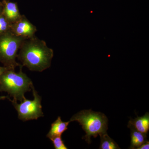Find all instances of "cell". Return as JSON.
I'll use <instances>...</instances> for the list:
<instances>
[{"label":"cell","instance_id":"1","mask_svg":"<svg viewBox=\"0 0 149 149\" xmlns=\"http://www.w3.org/2000/svg\"><path fill=\"white\" fill-rule=\"evenodd\" d=\"M53 56V50L45 42L33 40L23 46L19 58L30 70L42 72L50 67Z\"/></svg>","mask_w":149,"mask_h":149},{"label":"cell","instance_id":"2","mask_svg":"<svg viewBox=\"0 0 149 149\" xmlns=\"http://www.w3.org/2000/svg\"><path fill=\"white\" fill-rule=\"evenodd\" d=\"M71 121H77L86 133L83 139L88 144L91 143V138H96L98 135L107 133L108 119L106 116L100 112L90 110L81 111L70 118Z\"/></svg>","mask_w":149,"mask_h":149},{"label":"cell","instance_id":"3","mask_svg":"<svg viewBox=\"0 0 149 149\" xmlns=\"http://www.w3.org/2000/svg\"><path fill=\"white\" fill-rule=\"evenodd\" d=\"M33 84L31 79L22 72V69L17 73L13 69L7 68L1 77L0 91L7 92L12 100L22 102L25 97L24 93L32 90Z\"/></svg>","mask_w":149,"mask_h":149},{"label":"cell","instance_id":"4","mask_svg":"<svg viewBox=\"0 0 149 149\" xmlns=\"http://www.w3.org/2000/svg\"><path fill=\"white\" fill-rule=\"evenodd\" d=\"M22 42L21 37L5 33L0 35V61L7 68L14 69L18 65L15 59Z\"/></svg>","mask_w":149,"mask_h":149},{"label":"cell","instance_id":"5","mask_svg":"<svg viewBox=\"0 0 149 149\" xmlns=\"http://www.w3.org/2000/svg\"><path fill=\"white\" fill-rule=\"evenodd\" d=\"M32 90L34 96L33 100H28L24 97L19 104L17 103V101L10 100L17 112L18 118L23 121L37 120L39 118L44 116L41 104L42 98L35 90L33 85Z\"/></svg>","mask_w":149,"mask_h":149},{"label":"cell","instance_id":"6","mask_svg":"<svg viewBox=\"0 0 149 149\" xmlns=\"http://www.w3.org/2000/svg\"><path fill=\"white\" fill-rule=\"evenodd\" d=\"M128 127L144 134H148L149 130V112L146 113L141 117L137 116L135 119L130 118L128 122Z\"/></svg>","mask_w":149,"mask_h":149},{"label":"cell","instance_id":"7","mask_svg":"<svg viewBox=\"0 0 149 149\" xmlns=\"http://www.w3.org/2000/svg\"><path fill=\"white\" fill-rule=\"evenodd\" d=\"M15 33L19 37H31L34 35L36 28L33 24L27 20H20L14 26Z\"/></svg>","mask_w":149,"mask_h":149},{"label":"cell","instance_id":"8","mask_svg":"<svg viewBox=\"0 0 149 149\" xmlns=\"http://www.w3.org/2000/svg\"><path fill=\"white\" fill-rule=\"evenodd\" d=\"M70 121L63 122L61 117L58 116L56 120L51 125L50 130L47 134V137L51 139L57 136H61L63 133L68 129Z\"/></svg>","mask_w":149,"mask_h":149},{"label":"cell","instance_id":"9","mask_svg":"<svg viewBox=\"0 0 149 149\" xmlns=\"http://www.w3.org/2000/svg\"><path fill=\"white\" fill-rule=\"evenodd\" d=\"M130 129L131 141L129 149H137L147 141V134L141 133L133 128Z\"/></svg>","mask_w":149,"mask_h":149},{"label":"cell","instance_id":"10","mask_svg":"<svg viewBox=\"0 0 149 149\" xmlns=\"http://www.w3.org/2000/svg\"><path fill=\"white\" fill-rule=\"evenodd\" d=\"M101 143L99 149H119L120 148L114 140L111 139L107 133L100 135Z\"/></svg>","mask_w":149,"mask_h":149},{"label":"cell","instance_id":"11","mask_svg":"<svg viewBox=\"0 0 149 149\" xmlns=\"http://www.w3.org/2000/svg\"><path fill=\"white\" fill-rule=\"evenodd\" d=\"M5 13L7 18L10 20H15L18 18L19 12L17 4L13 2L6 3Z\"/></svg>","mask_w":149,"mask_h":149},{"label":"cell","instance_id":"12","mask_svg":"<svg viewBox=\"0 0 149 149\" xmlns=\"http://www.w3.org/2000/svg\"><path fill=\"white\" fill-rule=\"evenodd\" d=\"M54 147L56 149H67L68 148L65 146L64 141L62 139L61 136H57L50 139Z\"/></svg>","mask_w":149,"mask_h":149},{"label":"cell","instance_id":"13","mask_svg":"<svg viewBox=\"0 0 149 149\" xmlns=\"http://www.w3.org/2000/svg\"><path fill=\"white\" fill-rule=\"evenodd\" d=\"M8 68L7 67H3L0 66V80H1V76L2 74H3V72H4ZM6 98H9V97L8 96H0V100H3Z\"/></svg>","mask_w":149,"mask_h":149},{"label":"cell","instance_id":"14","mask_svg":"<svg viewBox=\"0 0 149 149\" xmlns=\"http://www.w3.org/2000/svg\"><path fill=\"white\" fill-rule=\"evenodd\" d=\"M8 27V22L0 24V33L5 32Z\"/></svg>","mask_w":149,"mask_h":149},{"label":"cell","instance_id":"15","mask_svg":"<svg viewBox=\"0 0 149 149\" xmlns=\"http://www.w3.org/2000/svg\"><path fill=\"white\" fill-rule=\"evenodd\" d=\"M149 149V142L147 141L143 144L138 148L137 149Z\"/></svg>","mask_w":149,"mask_h":149}]
</instances>
